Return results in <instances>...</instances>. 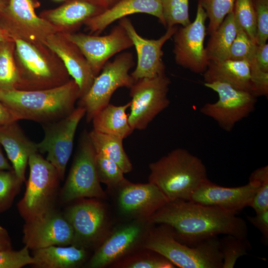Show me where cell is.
<instances>
[{"label": "cell", "instance_id": "5b68a950", "mask_svg": "<svg viewBox=\"0 0 268 268\" xmlns=\"http://www.w3.org/2000/svg\"><path fill=\"white\" fill-rule=\"evenodd\" d=\"M28 164L30 172L25 191L17 204L25 221L56 208L61 181L56 169L38 152L30 156Z\"/></svg>", "mask_w": 268, "mask_h": 268}, {"label": "cell", "instance_id": "d4e9b609", "mask_svg": "<svg viewBox=\"0 0 268 268\" xmlns=\"http://www.w3.org/2000/svg\"><path fill=\"white\" fill-rule=\"evenodd\" d=\"M203 76L204 83H225L251 93V68L245 60L228 59L220 62L209 61Z\"/></svg>", "mask_w": 268, "mask_h": 268}, {"label": "cell", "instance_id": "7c38bea8", "mask_svg": "<svg viewBox=\"0 0 268 268\" xmlns=\"http://www.w3.org/2000/svg\"><path fill=\"white\" fill-rule=\"evenodd\" d=\"M204 85L216 92L218 99L214 103H205L200 112L212 119L226 132H231L238 122L255 109L257 97L248 91L220 82L204 83Z\"/></svg>", "mask_w": 268, "mask_h": 268}, {"label": "cell", "instance_id": "d590c367", "mask_svg": "<svg viewBox=\"0 0 268 268\" xmlns=\"http://www.w3.org/2000/svg\"><path fill=\"white\" fill-rule=\"evenodd\" d=\"M23 183L13 169L0 170V213L11 206Z\"/></svg>", "mask_w": 268, "mask_h": 268}, {"label": "cell", "instance_id": "bcb514c9", "mask_svg": "<svg viewBox=\"0 0 268 268\" xmlns=\"http://www.w3.org/2000/svg\"><path fill=\"white\" fill-rule=\"evenodd\" d=\"M12 169H13L12 167L5 157L1 148V146L0 144V170Z\"/></svg>", "mask_w": 268, "mask_h": 268}, {"label": "cell", "instance_id": "816d5d0a", "mask_svg": "<svg viewBox=\"0 0 268 268\" xmlns=\"http://www.w3.org/2000/svg\"><path fill=\"white\" fill-rule=\"evenodd\" d=\"M56 0V1H62V0Z\"/></svg>", "mask_w": 268, "mask_h": 268}, {"label": "cell", "instance_id": "ac0fdd59", "mask_svg": "<svg viewBox=\"0 0 268 268\" xmlns=\"http://www.w3.org/2000/svg\"><path fill=\"white\" fill-rule=\"evenodd\" d=\"M119 24L125 29L135 47L137 65L131 75L135 81L143 78H152L165 73L162 57V47L176 32L177 27H167L165 33L156 40L148 39L140 36L131 20L126 17L120 19Z\"/></svg>", "mask_w": 268, "mask_h": 268}, {"label": "cell", "instance_id": "ffe728a7", "mask_svg": "<svg viewBox=\"0 0 268 268\" xmlns=\"http://www.w3.org/2000/svg\"><path fill=\"white\" fill-rule=\"evenodd\" d=\"M33 0H9L5 13L12 25L9 32L13 36L37 45L57 33V29L43 18L39 17Z\"/></svg>", "mask_w": 268, "mask_h": 268}, {"label": "cell", "instance_id": "2e32d148", "mask_svg": "<svg viewBox=\"0 0 268 268\" xmlns=\"http://www.w3.org/2000/svg\"><path fill=\"white\" fill-rule=\"evenodd\" d=\"M113 190L117 191V210L127 220H147L168 201L160 189L149 182L135 184L126 179Z\"/></svg>", "mask_w": 268, "mask_h": 268}, {"label": "cell", "instance_id": "6da1fadb", "mask_svg": "<svg viewBox=\"0 0 268 268\" xmlns=\"http://www.w3.org/2000/svg\"><path fill=\"white\" fill-rule=\"evenodd\" d=\"M236 214L191 201L177 200L168 201L147 220L169 226L179 241L195 246L220 234L247 238L246 222Z\"/></svg>", "mask_w": 268, "mask_h": 268}, {"label": "cell", "instance_id": "4316f807", "mask_svg": "<svg viewBox=\"0 0 268 268\" xmlns=\"http://www.w3.org/2000/svg\"><path fill=\"white\" fill-rule=\"evenodd\" d=\"M87 250L75 246H51L33 251L36 268H75L84 266L87 261Z\"/></svg>", "mask_w": 268, "mask_h": 268}, {"label": "cell", "instance_id": "9c48e42d", "mask_svg": "<svg viewBox=\"0 0 268 268\" xmlns=\"http://www.w3.org/2000/svg\"><path fill=\"white\" fill-rule=\"evenodd\" d=\"M95 151L88 133L84 131L66 182L60 191V199L67 203L82 198L108 199L97 176Z\"/></svg>", "mask_w": 268, "mask_h": 268}, {"label": "cell", "instance_id": "1f68e13d", "mask_svg": "<svg viewBox=\"0 0 268 268\" xmlns=\"http://www.w3.org/2000/svg\"><path fill=\"white\" fill-rule=\"evenodd\" d=\"M10 41L0 43V90L16 89L20 77Z\"/></svg>", "mask_w": 268, "mask_h": 268}, {"label": "cell", "instance_id": "ee69618b", "mask_svg": "<svg viewBox=\"0 0 268 268\" xmlns=\"http://www.w3.org/2000/svg\"><path fill=\"white\" fill-rule=\"evenodd\" d=\"M17 121L16 117L3 103L0 101V125Z\"/></svg>", "mask_w": 268, "mask_h": 268}, {"label": "cell", "instance_id": "f6af8a7d", "mask_svg": "<svg viewBox=\"0 0 268 268\" xmlns=\"http://www.w3.org/2000/svg\"><path fill=\"white\" fill-rule=\"evenodd\" d=\"M12 249L11 241L6 229L0 226V251Z\"/></svg>", "mask_w": 268, "mask_h": 268}, {"label": "cell", "instance_id": "f907efd6", "mask_svg": "<svg viewBox=\"0 0 268 268\" xmlns=\"http://www.w3.org/2000/svg\"><path fill=\"white\" fill-rule=\"evenodd\" d=\"M3 7V3L2 0H0V11H1Z\"/></svg>", "mask_w": 268, "mask_h": 268}, {"label": "cell", "instance_id": "7dc6e473", "mask_svg": "<svg viewBox=\"0 0 268 268\" xmlns=\"http://www.w3.org/2000/svg\"><path fill=\"white\" fill-rule=\"evenodd\" d=\"M12 40L9 31L0 24V43Z\"/></svg>", "mask_w": 268, "mask_h": 268}, {"label": "cell", "instance_id": "4fadbf2b", "mask_svg": "<svg viewBox=\"0 0 268 268\" xmlns=\"http://www.w3.org/2000/svg\"><path fill=\"white\" fill-rule=\"evenodd\" d=\"M85 115V109L78 106L66 117L42 125L44 136L37 143L38 151L47 153L46 160L56 169L62 181L72 153L76 129Z\"/></svg>", "mask_w": 268, "mask_h": 268}, {"label": "cell", "instance_id": "30bf717a", "mask_svg": "<svg viewBox=\"0 0 268 268\" xmlns=\"http://www.w3.org/2000/svg\"><path fill=\"white\" fill-rule=\"evenodd\" d=\"M154 224L147 220H127L112 228L84 266L103 268L143 247L144 241Z\"/></svg>", "mask_w": 268, "mask_h": 268}, {"label": "cell", "instance_id": "f1b7e54d", "mask_svg": "<svg viewBox=\"0 0 268 268\" xmlns=\"http://www.w3.org/2000/svg\"><path fill=\"white\" fill-rule=\"evenodd\" d=\"M237 25L232 11L219 26L211 33L205 48L209 61L220 62L229 58L231 45L236 37Z\"/></svg>", "mask_w": 268, "mask_h": 268}, {"label": "cell", "instance_id": "d6a6232c", "mask_svg": "<svg viewBox=\"0 0 268 268\" xmlns=\"http://www.w3.org/2000/svg\"><path fill=\"white\" fill-rule=\"evenodd\" d=\"M95 162L100 182L107 185L110 191L116 189L126 180L118 164L102 153L95 151Z\"/></svg>", "mask_w": 268, "mask_h": 268}, {"label": "cell", "instance_id": "60d3db41", "mask_svg": "<svg viewBox=\"0 0 268 268\" xmlns=\"http://www.w3.org/2000/svg\"><path fill=\"white\" fill-rule=\"evenodd\" d=\"M256 12L257 45L267 43L268 39V0H253Z\"/></svg>", "mask_w": 268, "mask_h": 268}, {"label": "cell", "instance_id": "7bdbcfd3", "mask_svg": "<svg viewBox=\"0 0 268 268\" xmlns=\"http://www.w3.org/2000/svg\"><path fill=\"white\" fill-rule=\"evenodd\" d=\"M257 64L261 70L268 72V44L257 45L256 48Z\"/></svg>", "mask_w": 268, "mask_h": 268}, {"label": "cell", "instance_id": "9a60e30c", "mask_svg": "<svg viewBox=\"0 0 268 268\" xmlns=\"http://www.w3.org/2000/svg\"><path fill=\"white\" fill-rule=\"evenodd\" d=\"M63 35L80 49L96 76L110 58L133 46L127 32L119 24L104 36L72 33Z\"/></svg>", "mask_w": 268, "mask_h": 268}, {"label": "cell", "instance_id": "8fae6325", "mask_svg": "<svg viewBox=\"0 0 268 268\" xmlns=\"http://www.w3.org/2000/svg\"><path fill=\"white\" fill-rule=\"evenodd\" d=\"M170 78L165 73L137 80L131 86L129 123L134 131L143 130L170 104Z\"/></svg>", "mask_w": 268, "mask_h": 268}, {"label": "cell", "instance_id": "74e56055", "mask_svg": "<svg viewBox=\"0 0 268 268\" xmlns=\"http://www.w3.org/2000/svg\"><path fill=\"white\" fill-rule=\"evenodd\" d=\"M235 0H199L204 9L209 23L207 33L210 34L221 24L226 16L233 11Z\"/></svg>", "mask_w": 268, "mask_h": 268}, {"label": "cell", "instance_id": "ab89813d", "mask_svg": "<svg viewBox=\"0 0 268 268\" xmlns=\"http://www.w3.org/2000/svg\"><path fill=\"white\" fill-rule=\"evenodd\" d=\"M33 261L29 249L25 245L18 251L12 249L0 251V268H21L31 265Z\"/></svg>", "mask_w": 268, "mask_h": 268}, {"label": "cell", "instance_id": "4dcf8cb0", "mask_svg": "<svg viewBox=\"0 0 268 268\" xmlns=\"http://www.w3.org/2000/svg\"><path fill=\"white\" fill-rule=\"evenodd\" d=\"M121 268H174L175 266L161 254L141 248L112 264Z\"/></svg>", "mask_w": 268, "mask_h": 268}, {"label": "cell", "instance_id": "c3c4849f", "mask_svg": "<svg viewBox=\"0 0 268 268\" xmlns=\"http://www.w3.org/2000/svg\"><path fill=\"white\" fill-rule=\"evenodd\" d=\"M102 4L107 9L113 6L121 0H100Z\"/></svg>", "mask_w": 268, "mask_h": 268}, {"label": "cell", "instance_id": "484cf974", "mask_svg": "<svg viewBox=\"0 0 268 268\" xmlns=\"http://www.w3.org/2000/svg\"><path fill=\"white\" fill-rule=\"evenodd\" d=\"M236 37L231 45L230 59L245 60L250 65L251 72V93L256 97L268 96V72L260 70L256 61V48L257 44L253 42L244 30L237 25Z\"/></svg>", "mask_w": 268, "mask_h": 268}, {"label": "cell", "instance_id": "681fc988", "mask_svg": "<svg viewBox=\"0 0 268 268\" xmlns=\"http://www.w3.org/2000/svg\"><path fill=\"white\" fill-rule=\"evenodd\" d=\"M89 0V1H91V2H92L97 3V4H99V5H101L104 6L102 4V3H101V1H100V0Z\"/></svg>", "mask_w": 268, "mask_h": 268}, {"label": "cell", "instance_id": "8992f818", "mask_svg": "<svg viewBox=\"0 0 268 268\" xmlns=\"http://www.w3.org/2000/svg\"><path fill=\"white\" fill-rule=\"evenodd\" d=\"M102 200H76L63 213L73 230L72 245L95 250L110 231V215Z\"/></svg>", "mask_w": 268, "mask_h": 268}, {"label": "cell", "instance_id": "3957f363", "mask_svg": "<svg viewBox=\"0 0 268 268\" xmlns=\"http://www.w3.org/2000/svg\"><path fill=\"white\" fill-rule=\"evenodd\" d=\"M149 168L148 182L157 186L168 201H190L193 194L208 180L201 160L182 148L150 163Z\"/></svg>", "mask_w": 268, "mask_h": 268}, {"label": "cell", "instance_id": "b9f144b4", "mask_svg": "<svg viewBox=\"0 0 268 268\" xmlns=\"http://www.w3.org/2000/svg\"><path fill=\"white\" fill-rule=\"evenodd\" d=\"M248 221L257 228L265 240L268 239V210L256 213L254 216H247Z\"/></svg>", "mask_w": 268, "mask_h": 268}, {"label": "cell", "instance_id": "cb8c5ba5", "mask_svg": "<svg viewBox=\"0 0 268 268\" xmlns=\"http://www.w3.org/2000/svg\"><path fill=\"white\" fill-rule=\"evenodd\" d=\"M106 8L87 0H69L61 6L50 10L43 18L67 33L78 28L89 19L96 16Z\"/></svg>", "mask_w": 268, "mask_h": 268}, {"label": "cell", "instance_id": "7a4b0ae2", "mask_svg": "<svg viewBox=\"0 0 268 268\" xmlns=\"http://www.w3.org/2000/svg\"><path fill=\"white\" fill-rule=\"evenodd\" d=\"M79 98V88L73 79L48 89L0 90V101L10 110L17 121L28 120L42 125L70 114Z\"/></svg>", "mask_w": 268, "mask_h": 268}, {"label": "cell", "instance_id": "f546056e", "mask_svg": "<svg viewBox=\"0 0 268 268\" xmlns=\"http://www.w3.org/2000/svg\"><path fill=\"white\" fill-rule=\"evenodd\" d=\"M88 134L96 152L102 153L115 162L124 173L133 170L132 164L124 148L123 139L94 130L89 132Z\"/></svg>", "mask_w": 268, "mask_h": 268}, {"label": "cell", "instance_id": "52a82bcc", "mask_svg": "<svg viewBox=\"0 0 268 268\" xmlns=\"http://www.w3.org/2000/svg\"><path fill=\"white\" fill-rule=\"evenodd\" d=\"M19 61L20 80L16 89L33 90L62 85L70 79L65 67L51 63L38 45L11 36Z\"/></svg>", "mask_w": 268, "mask_h": 268}, {"label": "cell", "instance_id": "e575fe53", "mask_svg": "<svg viewBox=\"0 0 268 268\" xmlns=\"http://www.w3.org/2000/svg\"><path fill=\"white\" fill-rule=\"evenodd\" d=\"M233 12L237 25L256 44V17L253 0H235Z\"/></svg>", "mask_w": 268, "mask_h": 268}, {"label": "cell", "instance_id": "5bb4252c", "mask_svg": "<svg viewBox=\"0 0 268 268\" xmlns=\"http://www.w3.org/2000/svg\"><path fill=\"white\" fill-rule=\"evenodd\" d=\"M207 18L204 9L198 2L195 20L187 26L177 28L172 36L176 63L197 73H203L209 62L204 47Z\"/></svg>", "mask_w": 268, "mask_h": 268}, {"label": "cell", "instance_id": "e0dca14e", "mask_svg": "<svg viewBox=\"0 0 268 268\" xmlns=\"http://www.w3.org/2000/svg\"><path fill=\"white\" fill-rule=\"evenodd\" d=\"M22 242L32 251L51 246H68L73 239L72 228L63 213L56 208L25 221Z\"/></svg>", "mask_w": 268, "mask_h": 268}, {"label": "cell", "instance_id": "8d00e7d4", "mask_svg": "<svg viewBox=\"0 0 268 268\" xmlns=\"http://www.w3.org/2000/svg\"><path fill=\"white\" fill-rule=\"evenodd\" d=\"M165 26L191 23L189 15V0H160Z\"/></svg>", "mask_w": 268, "mask_h": 268}, {"label": "cell", "instance_id": "f35d334b", "mask_svg": "<svg viewBox=\"0 0 268 268\" xmlns=\"http://www.w3.org/2000/svg\"><path fill=\"white\" fill-rule=\"evenodd\" d=\"M250 177L257 180L260 183L250 206L256 213L268 210V166L255 170Z\"/></svg>", "mask_w": 268, "mask_h": 268}, {"label": "cell", "instance_id": "83f0119b", "mask_svg": "<svg viewBox=\"0 0 268 268\" xmlns=\"http://www.w3.org/2000/svg\"><path fill=\"white\" fill-rule=\"evenodd\" d=\"M130 101L121 106L109 103L97 112L92 119L94 130L124 139L133 132L128 120L126 111Z\"/></svg>", "mask_w": 268, "mask_h": 268}, {"label": "cell", "instance_id": "ba28073f", "mask_svg": "<svg viewBox=\"0 0 268 268\" xmlns=\"http://www.w3.org/2000/svg\"><path fill=\"white\" fill-rule=\"evenodd\" d=\"M134 65L133 55L130 52L122 53L113 61H108L105 64L88 91L79 98L78 106L85 109L88 122L97 112L110 103L113 94L118 88H130L136 81L129 73Z\"/></svg>", "mask_w": 268, "mask_h": 268}, {"label": "cell", "instance_id": "836d02e7", "mask_svg": "<svg viewBox=\"0 0 268 268\" xmlns=\"http://www.w3.org/2000/svg\"><path fill=\"white\" fill-rule=\"evenodd\" d=\"M251 245L247 238L226 235L219 240L220 251L223 258L222 268H233L237 259L248 254Z\"/></svg>", "mask_w": 268, "mask_h": 268}, {"label": "cell", "instance_id": "44dd1931", "mask_svg": "<svg viewBox=\"0 0 268 268\" xmlns=\"http://www.w3.org/2000/svg\"><path fill=\"white\" fill-rule=\"evenodd\" d=\"M44 45L61 59L69 75L78 86L79 98L83 96L96 76L80 49L63 34L57 33L49 36Z\"/></svg>", "mask_w": 268, "mask_h": 268}, {"label": "cell", "instance_id": "7402d4cb", "mask_svg": "<svg viewBox=\"0 0 268 268\" xmlns=\"http://www.w3.org/2000/svg\"><path fill=\"white\" fill-rule=\"evenodd\" d=\"M0 144L6 152L13 171L23 182L30 156L38 151L37 143L30 140L15 121L0 125Z\"/></svg>", "mask_w": 268, "mask_h": 268}, {"label": "cell", "instance_id": "277c9868", "mask_svg": "<svg viewBox=\"0 0 268 268\" xmlns=\"http://www.w3.org/2000/svg\"><path fill=\"white\" fill-rule=\"evenodd\" d=\"M154 224L149 231L143 247L154 251L181 268H222L223 258L219 240L214 237L196 246L179 241L168 225Z\"/></svg>", "mask_w": 268, "mask_h": 268}, {"label": "cell", "instance_id": "d6986e66", "mask_svg": "<svg viewBox=\"0 0 268 268\" xmlns=\"http://www.w3.org/2000/svg\"><path fill=\"white\" fill-rule=\"evenodd\" d=\"M259 186V182L251 177L246 185L232 188L220 186L208 180L193 194L190 201L238 213L250 206Z\"/></svg>", "mask_w": 268, "mask_h": 268}, {"label": "cell", "instance_id": "603a6c76", "mask_svg": "<svg viewBox=\"0 0 268 268\" xmlns=\"http://www.w3.org/2000/svg\"><path fill=\"white\" fill-rule=\"evenodd\" d=\"M138 13L154 16L165 25L160 0H121L84 24L92 32L100 33L114 21Z\"/></svg>", "mask_w": 268, "mask_h": 268}]
</instances>
